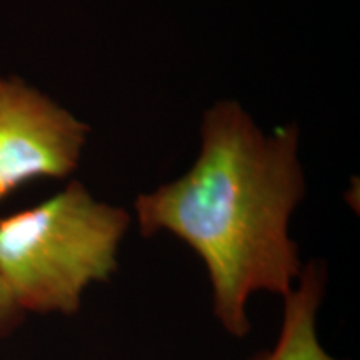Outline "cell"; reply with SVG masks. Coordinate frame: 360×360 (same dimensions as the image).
I'll return each instance as SVG.
<instances>
[{"label": "cell", "mask_w": 360, "mask_h": 360, "mask_svg": "<svg viewBox=\"0 0 360 360\" xmlns=\"http://www.w3.org/2000/svg\"><path fill=\"white\" fill-rule=\"evenodd\" d=\"M299 130L265 135L237 102H219L202 125L193 167L135 200L143 237L167 231L204 262L212 283L214 315L229 335L244 339L257 292L281 295L302 274L289 220L305 193Z\"/></svg>", "instance_id": "cell-1"}, {"label": "cell", "mask_w": 360, "mask_h": 360, "mask_svg": "<svg viewBox=\"0 0 360 360\" xmlns=\"http://www.w3.org/2000/svg\"><path fill=\"white\" fill-rule=\"evenodd\" d=\"M130 215L74 180L42 204L0 219V276L24 314L74 315L92 283L119 269Z\"/></svg>", "instance_id": "cell-2"}, {"label": "cell", "mask_w": 360, "mask_h": 360, "mask_svg": "<svg viewBox=\"0 0 360 360\" xmlns=\"http://www.w3.org/2000/svg\"><path fill=\"white\" fill-rule=\"evenodd\" d=\"M89 125L19 77L0 75V202L39 177L77 169Z\"/></svg>", "instance_id": "cell-3"}, {"label": "cell", "mask_w": 360, "mask_h": 360, "mask_svg": "<svg viewBox=\"0 0 360 360\" xmlns=\"http://www.w3.org/2000/svg\"><path fill=\"white\" fill-rule=\"evenodd\" d=\"M295 283L283 297L282 326L274 347L249 360H344L328 354L319 339V310L327 283L326 265L307 264Z\"/></svg>", "instance_id": "cell-4"}, {"label": "cell", "mask_w": 360, "mask_h": 360, "mask_svg": "<svg viewBox=\"0 0 360 360\" xmlns=\"http://www.w3.org/2000/svg\"><path fill=\"white\" fill-rule=\"evenodd\" d=\"M25 314L17 307L15 300L0 276V340H4L22 322Z\"/></svg>", "instance_id": "cell-5"}]
</instances>
